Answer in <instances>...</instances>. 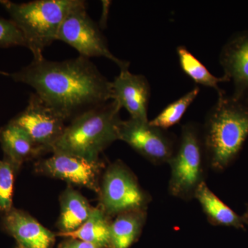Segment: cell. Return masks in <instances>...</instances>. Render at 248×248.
Returning <instances> with one entry per match:
<instances>
[{"label":"cell","mask_w":248,"mask_h":248,"mask_svg":"<svg viewBox=\"0 0 248 248\" xmlns=\"http://www.w3.org/2000/svg\"><path fill=\"white\" fill-rule=\"evenodd\" d=\"M93 209L81 194L71 187L67 189L61 197V215L58 223L60 233L78 230L87 221Z\"/></svg>","instance_id":"18"},{"label":"cell","mask_w":248,"mask_h":248,"mask_svg":"<svg viewBox=\"0 0 248 248\" xmlns=\"http://www.w3.org/2000/svg\"><path fill=\"white\" fill-rule=\"evenodd\" d=\"M17 248H20V247H18Z\"/></svg>","instance_id":"27"},{"label":"cell","mask_w":248,"mask_h":248,"mask_svg":"<svg viewBox=\"0 0 248 248\" xmlns=\"http://www.w3.org/2000/svg\"><path fill=\"white\" fill-rule=\"evenodd\" d=\"M100 208L109 217L125 212L148 209L151 197L122 161L108 166L99 189Z\"/></svg>","instance_id":"6"},{"label":"cell","mask_w":248,"mask_h":248,"mask_svg":"<svg viewBox=\"0 0 248 248\" xmlns=\"http://www.w3.org/2000/svg\"><path fill=\"white\" fill-rule=\"evenodd\" d=\"M170 195L189 202L205 182L209 169L202 139V127L194 122L182 125L177 148L170 160Z\"/></svg>","instance_id":"5"},{"label":"cell","mask_w":248,"mask_h":248,"mask_svg":"<svg viewBox=\"0 0 248 248\" xmlns=\"http://www.w3.org/2000/svg\"><path fill=\"white\" fill-rule=\"evenodd\" d=\"M61 248H98L94 245L80 240L71 239L66 243Z\"/></svg>","instance_id":"23"},{"label":"cell","mask_w":248,"mask_h":248,"mask_svg":"<svg viewBox=\"0 0 248 248\" xmlns=\"http://www.w3.org/2000/svg\"><path fill=\"white\" fill-rule=\"evenodd\" d=\"M5 229L22 248H51L55 234L22 210L11 209L5 215Z\"/></svg>","instance_id":"13"},{"label":"cell","mask_w":248,"mask_h":248,"mask_svg":"<svg viewBox=\"0 0 248 248\" xmlns=\"http://www.w3.org/2000/svg\"><path fill=\"white\" fill-rule=\"evenodd\" d=\"M177 54L182 71L195 84L215 90L218 94L225 93L219 87V84L229 81L226 77L218 78L214 76L205 65L184 46L177 47Z\"/></svg>","instance_id":"19"},{"label":"cell","mask_w":248,"mask_h":248,"mask_svg":"<svg viewBox=\"0 0 248 248\" xmlns=\"http://www.w3.org/2000/svg\"><path fill=\"white\" fill-rule=\"evenodd\" d=\"M195 199L198 201L210 224L244 229L246 225L242 217L237 215L220 200L209 188L206 182L202 183L198 187Z\"/></svg>","instance_id":"15"},{"label":"cell","mask_w":248,"mask_h":248,"mask_svg":"<svg viewBox=\"0 0 248 248\" xmlns=\"http://www.w3.org/2000/svg\"><path fill=\"white\" fill-rule=\"evenodd\" d=\"M121 108L111 101L86 111L71 121L53 152L99 160V155L119 140Z\"/></svg>","instance_id":"3"},{"label":"cell","mask_w":248,"mask_h":248,"mask_svg":"<svg viewBox=\"0 0 248 248\" xmlns=\"http://www.w3.org/2000/svg\"><path fill=\"white\" fill-rule=\"evenodd\" d=\"M200 93V88L195 86L188 93L174 101L159 112L154 119L149 121L152 125L167 130L179 123L186 111L194 102Z\"/></svg>","instance_id":"20"},{"label":"cell","mask_w":248,"mask_h":248,"mask_svg":"<svg viewBox=\"0 0 248 248\" xmlns=\"http://www.w3.org/2000/svg\"><path fill=\"white\" fill-rule=\"evenodd\" d=\"M0 143L7 161L16 169L45 152L20 127L10 122L0 129Z\"/></svg>","instance_id":"14"},{"label":"cell","mask_w":248,"mask_h":248,"mask_svg":"<svg viewBox=\"0 0 248 248\" xmlns=\"http://www.w3.org/2000/svg\"><path fill=\"white\" fill-rule=\"evenodd\" d=\"M116 217L111 221L110 248H130L141 234L146 221L147 210H131Z\"/></svg>","instance_id":"16"},{"label":"cell","mask_w":248,"mask_h":248,"mask_svg":"<svg viewBox=\"0 0 248 248\" xmlns=\"http://www.w3.org/2000/svg\"><path fill=\"white\" fill-rule=\"evenodd\" d=\"M8 75L16 82L32 87L66 122L112 101L111 81L84 57L62 62L33 60Z\"/></svg>","instance_id":"1"},{"label":"cell","mask_w":248,"mask_h":248,"mask_svg":"<svg viewBox=\"0 0 248 248\" xmlns=\"http://www.w3.org/2000/svg\"><path fill=\"white\" fill-rule=\"evenodd\" d=\"M110 218L100 208H94L87 221L78 230L58 235L90 243L98 248H110Z\"/></svg>","instance_id":"17"},{"label":"cell","mask_w":248,"mask_h":248,"mask_svg":"<svg viewBox=\"0 0 248 248\" xmlns=\"http://www.w3.org/2000/svg\"><path fill=\"white\" fill-rule=\"evenodd\" d=\"M149 121L122 120L119 140L126 143L153 164H169L177 148L178 139L167 130L152 125Z\"/></svg>","instance_id":"8"},{"label":"cell","mask_w":248,"mask_h":248,"mask_svg":"<svg viewBox=\"0 0 248 248\" xmlns=\"http://www.w3.org/2000/svg\"><path fill=\"white\" fill-rule=\"evenodd\" d=\"M71 46L79 56L89 59L102 57L120 67L128 68V62L115 56L108 46L107 39L86 11V2L72 10L65 18L59 31L58 39Z\"/></svg>","instance_id":"7"},{"label":"cell","mask_w":248,"mask_h":248,"mask_svg":"<svg viewBox=\"0 0 248 248\" xmlns=\"http://www.w3.org/2000/svg\"><path fill=\"white\" fill-rule=\"evenodd\" d=\"M202 133L209 169L223 172L236 159L248 138V107L226 93L218 94Z\"/></svg>","instance_id":"2"},{"label":"cell","mask_w":248,"mask_h":248,"mask_svg":"<svg viewBox=\"0 0 248 248\" xmlns=\"http://www.w3.org/2000/svg\"><path fill=\"white\" fill-rule=\"evenodd\" d=\"M112 101L125 108L133 120L148 122V109L151 98L149 81L143 75L133 74L128 68L120 70L111 81Z\"/></svg>","instance_id":"11"},{"label":"cell","mask_w":248,"mask_h":248,"mask_svg":"<svg viewBox=\"0 0 248 248\" xmlns=\"http://www.w3.org/2000/svg\"><path fill=\"white\" fill-rule=\"evenodd\" d=\"M243 220H244L245 224L248 225V208L246 211L245 212L244 215H242Z\"/></svg>","instance_id":"24"},{"label":"cell","mask_w":248,"mask_h":248,"mask_svg":"<svg viewBox=\"0 0 248 248\" xmlns=\"http://www.w3.org/2000/svg\"><path fill=\"white\" fill-rule=\"evenodd\" d=\"M30 136L41 149L53 152L66 128V120L35 93L31 94L26 108L11 121Z\"/></svg>","instance_id":"9"},{"label":"cell","mask_w":248,"mask_h":248,"mask_svg":"<svg viewBox=\"0 0 248 248\" xmlns=\"http://www.w3.org/2000/svg\"><path fill=\"white\" fill-rule=\"evenodd\" d=\"M27 47L22 32L11 19L0 17V48Z\"/></svg>","instance_id":"22"},{"label":"cell","mask_w":248,"mask_h":248,"mask_svg":"<svg viewBox=\"0 0 248 248\" xmlns=\"http://www.w3.org/2000/svg\"><path fill=\"white\" fill-rule=\"evenodd\" d=\"M35 165L36 172L43 175L62 179L70 184L89 188L99 193V177L104 165L100 160L84 159L61 152Z\"/></svg>","instance_id":"10"},{"label":"cell","mask_w":248,"mask_h":248,"mask_svg":"<svg viewBox=\"0 0 248 248\" xmlns=\"http://www.w3.org/2000/svg\"><path fill=\"white\" fill-rule=\"evenodd\" d=\"M15 169L16 168L7 160L0 161V216L12 209Z\"/></svg>","instance_id":"21"},{"label":"cell","mask_w":248,"mask_h":248,"mask_svg":"<svg viewBox=\"0 0 248 248\" xmlns=\"http://www.w3.org/2000/svg\"><path fill=\"white\" fill-rule=\"evenodd\" d=\"M82 0H36L16 3L1 0L10 19L22 32L33 60L44 58L45 49L57 41L59 31L68 14Z\"/></svg>","instance_id":"4"},{"label":"cell","mask_w":248,"mask_h":248,"mask_svg":"<svg viewBox=\"0 0 248 248\" xmlns=\"http://www.w3.org/2000/svg\"><path fill=\"white\" fill-rule=\"evenodd\" d=\"M241 102L244 103L245 105L247 106L248 107V92L246 93V94L244 96V97L241 99Z\"/></svg>","instance_id":"25"},{"label":"cell","mask_w":248,"mask_h":248,"mask_svg":"<svg viewBox=\"0 0 248 248\" xmlns=\"http://www.w3.org/2000/svg\"><path fill=\"white\" fill-rule=\"evenodd\" d=\"M219 62L223 76L232 83L231 97L241 101L248 91V30L230 37L222 47Z\"/></svg>","instance_id":"12"},{"label":"cell","mask_w":248,"mask_h":248,"mask_svg":"<svg viewBox=\"0 0 248 248\" xmlns=\"http://www.w3.org/2000/svg\"><path fill=\"white\" fill-rule=\"evenodd\" d=\"M0 74H6V73H2V72L0 71Z\"/></svg>","instance_id":"26"}]
</instances>
